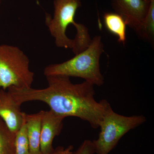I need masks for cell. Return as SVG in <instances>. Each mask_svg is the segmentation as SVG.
<instances>
[{
	"label": "cell",
	"instance_id": "6",
	"mask_svg": "<svg viewBox=\"0 0 154 154\" xmlns=\"http://www.w3.org/2000/svg\"><path fill=\"white\" fill-rule=\"evenodd\" d=\"M115 13L124 18L127 25L135 32L142 24L148 11L146 0H110Z\"/></svg>",
	"mask_w": 154,
	"mask_h": 154
},
{
	"label": "cell",
	"instance_id": "15",
	"mask_svg": "<svg viewBox=\"0 0 154 154\" xmlns=\"http://www.w3.org/2000/svg\"><path fill=\"white\" fill-rule=\"evenodd\" d=\"M48 154H63L59 150L57 149H55L51 153Z\"/></svg>",
	"mask_w": 154,
	"mask_h": 154
},
{
	"label": "cell",
	"instance_id": "8",
	"mask_svg": "<svg viewBox=\"0 0 154 154\" xmlns=\"http://www.w3.org/2000/svg\"><path fill=\"white\" fill-rule=\"evenodd\" d=\"M8 90L0 88V118L12 132H18L23 122L25 113Z\"/></svg>",
	"mask_w": 154,
	"mask_h": 154
},
{
	"label": "cell",
	"instance_id": "7",
	"mask_svg": "<svg viewBox=\"0 0 154 154\" xmlns=\"http://www.w3.org/2000/svg\"><path fill=\"white\" fill-rule=\"evenodd\" d=\"M64 119L50 110L44 111L42 119L40 137V149L42 154H48L53 151L54 140L60 134Z\"/></svg>",
	"mask_w": 154,
	"mask_h": 154
},
{
	"label": "cell",
	"instance_id": "16",
	"mask_svg": "<svg viewBox=\"0 0 154 154\" xmlns=\"http://www.w3.org/2000/svg\"><path fill=\"white\" fill-rule=\"evenodd\" d=\"M1 1H2V0H0V5H1Z\"/></svg>",
	"mask_w": 154,
	"mask_h": 154
},
{
	"label": "cell",
	"instance_id": "5",
	"mask_svg": "<svg viewBox=\"0 0 154 154\" xmlns=\"http://www.w3.org/2000/svg\"><path fill=\"white\" fill-rule=\"evenodd\" d=\"M146 121L143 116H125L116 113L110 107L99 125L98 138L93 141L95 153L109 154L124 135Z\"/></svg>",
	"mask_w": 154,
	"mask_h": 154
},
{
	"label": "cell",
	"instance_id": "12",
	"mask_svg": "<svg viewBox=\"0 0 154 154\" xmlns=\"http://www.w3.org/2000/svg\"><path fill=\"white\" fill-rule=\"evenodd\" d=\"M16 134L0 118V154H14Z\"/></svg>",
	"mask_w": 154,
	"mask_h": 154
},
{
	"label": "cell",
	"instance_id": "14",
	"mask_svg": "<svg viewBox=\"0 0 154 154\" xmlns=\"http://www.w3.org/2000/svg\"><path fill=\"white\" fill-rule=\"evenodd\" d=\"M95 150L93 141L86 140L80 145L75 152L72 154H94Z\"/></svg>",
	"mask_w": 154,
	"mask_h": 154
},
{
	"label": "cell",
	"instance_id": "11",
	"mask_svg": "<svg viewBox=\"0 0 154 154\" xmlns=\"http://www.w3.org/2000/svg\"><path fill=\"white\" fill-rule=\"evenodd\" d=\"M139 36L154 44V0H150L149 6L145 19L138 30L136 32Z\"/></svg>",
	"mask_w": 154,
	"mask_h": 154
},
{
	"label": "cell",
	"instance_id": "9",
	"mask_svg": "<svg viewBox=\"0 0 154 154\" xmlns=\"http://www.w3.org/2000/svg\"><path fill=\"white\" fill-rule=\"evenodd\" d=\"M43 112V110H41L33 114H25V124L30 154H42L40 149V137Z\"/></svg>",
	"mask_w": 154,
	"mask_h": 154
},
{
	"label": "cell",
	"instance_id": "2",
	"mask_svg": "<svg viewBox=\"0 0 154 154\" xmlns=\"http://www.w3.org/2000/svg\"><path fill=\"white\" fill-rule=\"evenodd\" d=\"M53 4V16L45 14V22L55 45L59 48H70L75 55L78 54L92 40L88 28L75 21L82 0H54Z\"/></svg>",
	"mask_w": 154,
	"mask_h": 154
},
{
	"label": "cell",
	"instance_id": "10",
	"mask_svg": "<svg viewBox=\"0 0 154 154\" xmlns=\"http://www.w3.org/2000/svg\"><path fill=\"white\" fill-rule=\"evenodd\" d=\"M103 20L107 30L117 37L119 43L125 45L127 25L124 18L116 13L107 12L104 13Z\"/></svg>",
	"mask_w": 154,
	"mask_h": 154
},
{
	"label": "cell",
	"instance_id": "13",
	"mask_svg": "<svg viewBox=\"0 0 154 154\" xmlns=\"http://www.w3.org/2000/svg\"><path fill=\"white\" fill-rule=\"evenodd\" d=\"M25 114L26 113L24 116L22 125L16 134L14 154H30L29 142L25 124Z\"/></svg>",
	"mask_w": 154,
	"mask_h": 154
},
{
	"label": "cell",
	"instance_id": "17",
	"mask_svg": "<svg viewBox=\"0 0 154 154\" xmlns=\"http://www.w3.org/2000/svg\"><path fill=\"white\" fill-rule=\"evenodd\" d=\"M146 1H149V2L150 0H146Z\"/></svg>",
	"mask_w": 154,
	"mask_h": 154
},
{
	"label": "cell",
	"instance_id": "1",
	"mask_svg": "<svg viewBox=\"0 0 154 154\" xmlns=\"http://www.w3.org/2000/svg\"><path fill=\"white\" fill-rule=\"evenodd\" d=\"M46 77L48 86L45 88L11 87L8 90L19 105L30 101L44 102L51 110L65 118L77 117L88 122L93 128H99L111 106L106 99L96 101L93 85L86 81L73 84L69 77L64 76Z\"/></svg>",
	"mask_w": 154,
	"mask_h": 154
},
{
	"label": "cell",
	"instance_id": "3",
	"mask_svg": "<svg viewBox=\"0 0 154 154\" xmlns=\"http://www.w3.org/2000/svg\"><path fill=\"white\" fill-rule=\"evenodd\" d=\"M104 48L101 36H95L85 49L73 57L61 63L45 67V76L78 77L94 86H102L104 77L100 70V59Z\"/></svg>",
	"mask_w": 154,
	"mask_h": 154
},
{
	"label": "cell",
	"instance_id": "4",
	"mask_svg": "<svg viewBox=\"0 0 154 154\" xmlns=\"http://www.w3.org/2000/svg\"><path fill=\"white\" fill-rule=\"evenodd\" d=\"M34 76L29 58L22 50L10 45H0V88H31Z\"/></svg>",
	"mask_w": 154,
	"mask_h": 154
}]
</instances>
